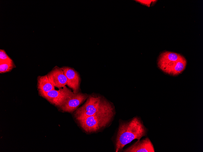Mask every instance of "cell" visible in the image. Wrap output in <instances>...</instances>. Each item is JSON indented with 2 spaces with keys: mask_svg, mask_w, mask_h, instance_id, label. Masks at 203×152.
I'll use <instances>...</instances> for the list:
<instances>
[{
  "mask_svg": "<svg viewBox=\"0 0 203 152\" xmlns=\"http://www.w3.org/2000/svg\"><path fill=\"white\" fill-rule=\"evenodd\" d=\"M61 68L67 78V85L72 90L73 93L78 92L81 79L78 73L74 68L68 66H63Z\"/></svg>",
  "mask_w": 203,
  "mask_h": 152,
  "instance_id": "cell-7",
  "label": "cell"
},
{
  "mask_svg": "<svg viewBox=\"0 0 203 152\" xmlns=\"http://www.w3.org/2000/svg\"><path fill=\"white\" fill-rule=\"evenodd\" d=\"M73 93V91L65 86L58 90H52L42 96L51 103L59 108Z\"/></svg>",
  "mask_w": 203,
  "mask_h": 152,
  "instance_id": "cell-5",
  "label": "cell"
},
{
  "mask_svg": "<svg viewBox=\"0 0 203 152\" xmlns=\"http://www.w3.org/2000/svg\"><path fill=\"white\" fill-rule=\"evenodd\" d=\"M88 96V95L86 93L80 92L75 93L73 92L64 103L59 108L64 112L72 113L75 111Z\"/></svg>",
  "mask_w": 203,
  "mask_h": 152,
  "instance_id": "cell-6",
  "label": "cell"
},
{
  "mask_svg": "<svg viewBox=\"0 0 203 152\" xmlns=\"http://www.w3.org/2000/svg\"><path fill=\"white\" fill-rule=\"evenodd\" d=\"M37 86L39 94L42 96L55 89V86L50 81L47 75L39 76L37 78Z\"/></svg>",
  "mask_w": 203,
  "mask_h": 152,
  "instance_id": "cell-10",
  "label": "cell"
},
{
  "mask_svg": "<svg viewBox=\"0 0 203 152\" xmlns=\"http://www.w3.org/2000/svg\"><path fill=\"white\" fill-rule=\"evenodd\" d=\"M125 152H154L153 144L147 137L136 143L123 151Z\"/></svg>",
  "mask_w": 203,
  "mask_h": 152,
  "instance_id": "cell-9",
  "label": "cell"
},
{
  "mask_svg": "<svg viewBox=\"0 0 203 152\" xmlns=\"http://www.w3.org/2000/svg\"><path fill=\"white\" fill-rule=\"evenodd\" d=\"M114 112L88 116L77 120L81 127L86 132H97L105 127L112 120Z\"/></svg>",
  "mask_w": 203,
  "mask_h": 152,
  "instance_id": "cell-4",
  "label": "cell"
},
{
  "mask_svg": "<svg viewBox=\"0 0 203 152\" xmlns=\"http://www.w3.org/2000/svg\"><path fill=\"white\" fill-rule=\"evenodd\" d=\"M157 64L159 68L163 72L175 76L181 73L185 69L187 61L180 54L165 51L159 55Z\"/></svg>",
  "mask_w": 203,
  "mask_h": 152,
  "instance_id": "cell-3",
  "label": "cell"
},
{
  "mask_svg": "<svg viewBox=\"0 0 203 152\" xmlns=\"http://www.w3.org/2000/svg\"><path fill=\"white\" fill-rule=\"evenodd\" d=\"M15 67V66L12 60L0 62V73L10 72Z\"/></svg>",
  "mask_w": 203,
  "mask_h": 152,
  "instance_id": "cell-11",
  "label": "cell"
},
{
  "mask_svg": "<svg viewBox=\"0 0 203 152\" xmlns=\"http://www.w3.org/2000/svg\"><path fill=\"white\" fill-rule=\"evenodd\" d=\"M138 1V2L141 3V4H144L147 5V6H150V4L153 3H154L155 2L157 1L155 0H138L136 1Z\"/></svg>",
  "mask_w": 203,
  "mask_h": 152,
  "instance_id": "cell-13",
  "label": "cell"
},
{
  "mask_svg": "<svg viewBox=\"0 0 203 152\" xmlns=\"http://www.w3.org/2000/svg\"><path fill=\"white\" fill-rule=\"evenodd\" d=\"M47 75L55 87L59 89L67 85V78L61 68L55 66Z\"/></svg>",
  "mask_w": 203,
  "mask_h": 152,
  "instance_id": "cell-8",
  "label": "cell"
},
{
  "mask_svg": "<svg viewBox=\"0 0 203 152\" xmlns=\"http://www.w3.org/2000/svg\"><path fill=\"white\" fill-rule=\"evenodd\" d=\"M146 129L140 119L135 117L128 122L121 123L116 141V150H122L124 146L136 139L139 140L146 134Z\"/></svg>",
  "mask_w": 203,
  "mask_h": 152,
  "instance_id": "cell-1",
  "label": "cell"
},
{
  "mask_svg": "<svg viewBox=\"0 0 203 152\" xmlns=\"http://www.w3.org/2000/svg\"><path fill=\"white\" fill-rule=\"evenodd\" d=\"M114 112L113 105L104 97L97 95L88 96L86 102L74 113L77 120L85 117L100 114Z\"/></svg>",
  "mask_w": 203,
  "mask_h": 152,
  "instance_id": "cell-2",
  "label": "cell"
},
{
  "mask_svg": "<svg viewBox=\"0 0 203 152\" xmlns=\"http://www.w3.org/2000/svg\"><path fill=\"white\" fill-rule=\"evenodd\" d=\"M12 59L7 55L4 50H0V62L7 61Z\"/></svg>",
  "mask_w": 203,
  "mask_h": 152,
  "instance_id": "cell-12",
  "label": "cell"
}]
</instances>
